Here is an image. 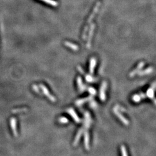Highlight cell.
I'll return each mask as SVG.
<instances>
[{
  "instance_id": "19",
  "label": "cell",
  "mask_w": 156,
  "mask_h": 156,
  "mask_svg": "<svg viewBox=\"0 0 156 156\" xmlns=\"http://www.w3.org/2000/svg\"><path fill=\"white\" fill-rule=\"evenodd\" d=\"M58 122L61 123V124H67V123L69 122V120L65 117L62 116L58 118Z\"/></svg>"
},
{
  "instance_id": "7",
  "label": "cell",
  "mask_w": 156,
  "mask_h": 156,
  "mask_svg": "<svg viewBox=\"0 0 156 156\" xmlns=\"http://www.w3.org/2000/svg\"><path fill=\"white\" fill-rule=\"evenodd\" d=\"M67 112H68V113L70 115H71V116L72 117L73 119L75 121L76 123H80V118L79 117V116H78V115L76 114V113L75 112V110L73 108H72V107H70V108H69L67 110Z\"/></svg>"
},
{
  "instance_id": "22",
  "label": "cell",
  "mask_w": 156,
  "mask_h": 156,
  "mask_svg": "<svg viewBox=\"0 0 156 156\" xmlns=\"http://www.w3.org/2000/svg\"><path fill=\"white\" fill-rule=\"evenodd\" d=\"M88 91L91 96H95L96 94V90L93 88V87H88Z\"/></svg>"
},
{
  "instance_id": "14",
  "label": "cell",
  "mask_w": 156,
  "mask_h": 156,
  "mask_svg": "<svg viewBox=\"0 0 156 156\" xmlns=\"http://www.w3.org/2000/svg\"><path fill=\"white\" fill-rule=\"evenodd\" d=\"M64 45L65 46H66L67 47H68V48H70V49L73 50L74 51H78L79 50V46H78V45L74 44V43L70 42H68V41L64 42Z\"/></svg>"
},
{
  "instance_id": "10",
  "label": "cell",
  "mask_w": 156,
  "mask_h": 156,
  "mask_svg": "<svg viewBox=\"0 0 156 156\" xmlns=\"http://www.w3.org/2000/svg\"><path fill=\"white\" fill-rule=\"evenodd\" d=\"M97 64V60L95 57H92L90 59V67H89V72L90 74L92 75L94 74V72L95 67L96 66Z\"/></svg>"
},
{
  "instance_id": "4",
  "label": "cell",
  "mask_w": 156,
  "mask_h": 156,
  "mask_svg": "<svg viewBox=\"0 0 156 156\" xmlns=\"http://www.w3.org/2000/svg\"><path fill=\"white\" fill-rule=\"evenodd\" d=\"M107 88V82L104 81L101 85L100 91H99V97L102 101H105L106 100V90Z\"/></svg>"
},
{
  "instance_id": "15",
  "label": "cell",
  "mask_w": 156,
  "mask_h": 156,
  "mask_svg": "<svg viewBox=\"0 0 156 156\" xmlns=\"http://www.w3.org/2000/svg\"><path fill=\"white\" fill-rule=\"evenodd\" d=\"M153 67H149V68H146L143 71H140L138 72V74L139 76H144L147 75L153 72Z\"/></svg>"
},
{
  "instance_id": "21",
  "label": "cell",
  "mask_w": 156,
  "mask_h": 156,
  "mask_svg": "<svg viewBox=\"0 0 156 156\" xmlns=\"http://www.w3.org/2000/svg\"><path fill=\"white\" fill-rule=\"evenodd\" d=\"M121 156H128L127 150L124 145H122L121 146Z\"/></svg>"
},
{
  "instance_id": "3",
  "label": "cell",
  "mask_w": 156,
  "mask_h": 156,
  "mask_svg": "<svg viewBox=\"0 0 156 156\" xmlns=\"http://www.w3.org/2000/svg\"><path fill=\"white\" fill-rule=\"evenodd\" d=\"M40 88H41V89L42 90L43 94L48 98V99H49V100H50L51 102H55L56 101V98H55V97H54L51 94V93H50L49 90L48 89V88H47L45 86L42 85V84H40Z\"/></svg>"
},
{
  "instance_id": "12",
  "label": "cell",
  "mask_w": 156,
  "mask_h": 156,
  "mask_svg": "<svg viewBox=\"0 0 156 156\" xmlns=\"http://www.w3.org/2000/svg\"><path fill=\"white\" fill-rule=\"evenodd\" d=\"M92 98H93V97L91 96L87 97H86L84 98H81V99H78V100L75 102V105L76 106H80L83 105V104H85V102H87V101H91Z\"/></svg>"
},
{
  "instance_id": "17",
  "label": "cell",
  "mask_w": 156,
  "mask_h": 156,
  "mask_svg": "<svg viewBox=\"0 0 156 156\" xmlns=\"http://www.w3.org/2000/svg\"><path fill=\"white\" fill-rule=\"evenodd\" d=\"M154 88L150 87L147 90V93H146V96L148 97L150 99H153L154 97Z\"/></svg>"
},
{
  "instance_id": "20",
  "label": "cell",
  "mask_w": 156,
  "mask_h": 156,
  "mask_svg": "<svg viewBox=\"0 0 156 156\" xmlns=\"http://www.w3.org/2000/svg\"><path fill=\"white\" fill-rule=\"evenodd\" d=\"M42 1H43L45 2L48 3V4L51 5L53 6V7H57V5H58L57 2L55 1H53V0H42Z\"/></svg>"
},
{
  "instance_id": "1",
  "label": "cell",
  "mask_w": 156,
  "mask_h": 156,
  "mask_svg": "<svg viewBox=\"0 0 156 156\" xmlns=\"http://www.w3.org/2000/svg\"><path fill=\"white\" fill-rule=\"evenodd\" d=\"M99 5H100V2H98L97 4H96V7H95L94 9V10H93V13H92L91 15H90V16L89 17V18H88V20H87V24H86V26L85 27V29H84V30H83V35H82L83 40H85L86 39V37H87V31H88V26H89L90 23H91V21L93 20V18H94L95 15H96V13H97L98 8H99Z\"/></svg>"
},
{
  "instance_id": "5",
  "label": "cell",
  "mask_w": 156,
  "mask_h": 156,
  "mask_svg": "<svg viewBox=\"0 0 156 156\" xmlns=\"http://www.w3.org/2000/svg\"><path fill=\"white\" fill-rule=\"evenodd\" d=\"M113 112H114V113H115V115H116V116H117V117L119 118L120 120L123 123V124L126 125V126H128V125L129 124V121L128 120L127 118H125L124 116H123V115H121L119 110H118V109H117V107H114V108H113Z\"/></svg>"
},
{
  "instance_id": "11",
  "label": "cell",
  "mask_w": 156,
  "mask_h": 156,
  "mask_svg": "<svg viewBox=\"0 0 156 156\" xmlns=\"http://www.w3.org/2000/svg\"><path fill=\"white\" fill-rule=\"evenodd\" d=\"M77 84H78V88H79V91L80 93H82L85 90H86V87L85 85H84V84L83 83V81H82V79L81 78V77L79 76V77L77 78Z\"/></svg>"
},
{
  "instance_id": "2",
  "label": "cell",
  "mask_w": 156,
  "mask_h": 156,
  "mask_svg": "<svg viewBox=\"0 0 156 156\" xmlns=\"http://www.w3.org/2000/svg\"><path fill=\"white\" fill-rule=\"evenodd\" d=\"M95 29V24H91V26H90V29L88 31V37H87V42L86 46L88 49H90V47L91 46V41H92V38H93V35H94V31Z\"/></svg>"
},
{
  "instance_id": "18",
  "label": "cell",
  "mask_w": 156,
  "mask_h": 156,
  "mask_svg": "<svg viewBox=\"0 0 156 156\" xmlns=\"http://www.w3.org/2000/svg\"><path fill=\"white\" fill-rule=\"evenodd\" d=\"M85 79L86 80L87 82H90V83H93V82H96L97 80L95 78H94L90 75H87L85 76Z\"/></svg>"
},
{
  "instance_id": "8",
  "label": "cell",
  "mask_w": 156,
  "mask_h": 156,
  "mask_svg": "<svg viewBox=\"0 0 156 156\" xmlns=\"http://www.w3.org/2000/svg\"><path fill=\"white\" fill-rule=\"evenodd\" d=\"M145 65V62L143 61H141L139 63V64L138 65V66H137V67L136 68H135V69L133 70L131 72H130V74H129V77L130 78H132L134 77V76L136 75V74H138V73L139 72L140 70H141L142 69V68L143 67V66Z\"/></svg>"
},
{
  "instance_id": "9",
  "label": "cell",
  "mask_w": 156,
  "mask_h": 156,
  "mask_svg": "<svg viewBox=\"0 0 156 156\" xmlns=\"http://www.w3.org/2000/svg\"><path fill=\"white\" fill-rule=\"evenodd\" d=\"M84 143H85V146L86 150H89L90 148V136L88 132L87 131V129H86L85 131V135H84Z\"/></svg>"
},
{
  "instance_id": "6",
  "label": "cell",
  "mask_w": 156,
  "mask_h": 156,
  "mask_svg": "<svg viewBox=\"0 0 156 156\" xmlns=\"http://www.w3.org/2000/svg\"><path fill=\"white\" fill-rule=\"evenodd\" d=\"M91 124V118L90 113L88 112L85 113V123H84V127L86 129H88Z\"/></svg>"
},
{
  "instance_id": "23",
  "label": "cell",
  "mask_w": 156,
  "mask_h": 156,
  "mask_svg": "<svg viewBox=\"0 0 156 156\" xmlns=\"http://www.w3.org/2000/svg\"><path fill=\"white\" fill-rule=\"evenodd\" d=\"M77 68H78V69L79 70V71L81 73V74H85V72H84V71H83V69H82V67H81L80 65H79V66H78V67H77Z\"/></svg>"
},
{
  "instance_id": "13",
  "label": "cell",
  "mask_w": 156,
  "mask_h": 156,
  "mask_svg": "<svg viewBox=\"0 0 156 156\" xmlns=\"http://www.w3.org/2000/svg\"><path fill=\"white\" fill-rule=\"evenodd\" d=\"M146 96L144 93H140L139 94H135L132 97V99L134 102H138L141 100V99H144L146 98Z\"/></svg>"
},
{
  "instance_id": "16",
  "label": "cell",
  "mask_w": 156,
  "mask_h": 156,
  "mask_svg": "<svg viewBox=\"0 0 156 156\" xmlns=\"http://www.w3.org/2000/svg\"><path fill=\"white\" fill-rule=\"evenodd\" d=\"M83 131H84V128H80V129H79V131L78 132L77 135H76L75 138V140H74V146H76V145H78V142H79V140H80L81 136H82V133L83 132Z\"/></svg>"
}]
</instances>
